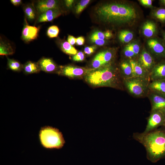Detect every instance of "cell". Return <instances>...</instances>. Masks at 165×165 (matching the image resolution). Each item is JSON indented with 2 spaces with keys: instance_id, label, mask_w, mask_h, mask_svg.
I'll list each match as a JSON object with an SVG mask.
<instances>
[{
  "instance_id": "7a4b0ae2",
  "label": "cell",
  "mask_w": 165,
  "mask_h": 165,
  "mask_svg": "<svg viewBox=\"0 0 165 165\" xmlns=\"http://www.w3.org/2000/svg\"><path fill=\"white\" fill-rule=\"evenodd\" d=\"M96 12L102 20L118 24L131 23L137 16L134 8L131 5L124 3L106 4L99 6Z\"/></svg>"
},
{
  "instance_id": "30bf717a",
  "label": "cell",
  "mask_w": 165,
  "mask_h": 165,
  "mask_svg": "<svg viewBox=\"0 0 165 165\" xmlns=\"http://www.w3.org/2000/svg\"><path fill=\"white\" fill-rule=\"evenodd\" d=\"M147 96L151 104V111L165 110V96L150 90Z\"/></svg>"
},
{
  "instance_id": "d590c367",
  "label": "cell",
  "mask_w": 165,
  "mask_h": 165,
  "mask_svg": "<svg viewBox=\"0 0 165 165\" xmlns=\"http://www.w3.org/2000/svg\"><path fill=\"white\" fill-rule=\"evenodd\" d=\"M85 42V39L83 37L80 36L76 39V43L78 45H82Z\"/></svg>"
},
{
  "instance_id": "b9f144b4",
  "label": "cell",
  "mask_w": 165,
  "mask_h": 165,
  "mask_svg": "<svg viewBox=\"0 0 165 165\" xmlns=\"http://www.w3.org/2000/svg\"><path fill=\"white\" fill-rule=\"evenodd\" d=\"M164 126L165 127V126Z\"/></svg>"
},
{
  "instance_id": "836d02e7",
  "label": "cell",
  "mask_w": 165,
  "mask_h": 165,
  "mask_svg": "<svg viewBox=\"0 0 165 165\" xmlns=\"http://www.w3.org/2000/svg\"><path fill=\"white\" fill-rule=\"evenodd\" d=\"M96 46H93L86 47L84 49L85 53L87 55H90L93 53L96 49Z\"/></svg>"
},
{
  "instance_id": "44dd1931",
  "label": "cell",
  "mask_w": 165,
  "mask_h": 165,
  "mask_svg": "<svg viewBox=\"0 0 165 165\" xmlns=\"http://www.w3.org/2000/svg\"><path fill=\"white\" fill-rule=\"evenodd\" d=\"M107 65L104 59L103 51L97 54L94 57L92 62L93 68L97 69Z\"/></svg>"
},
{
  "instance_id": "5b68a950",
  "label": "cell",
  "mask_w": 165,
  "mask_h": 165,
  "mask_svg": "<svg viewBox=\"0 0 165 165\" xmlns=\"http://www.w3.org/2000/svg\"><path fill=\"white\" fill-rule=\"evenodd\" d=\"M150 82L147 79L135 77L123 79V84L128 92L137 97L147 96L149 91Z\"/></svg>"
},
{
  "instance_id": "484cf974",
  "label": "cell",
  "mask_w": 165,
  "mask_h": 165,
  "mask_svg": "<svg viewBox=\"0 0 165 165\" xmlns=\"http://www.w3.org/2000/svg\"><path fill=\"white\" fill-rule=\"evenodd\" d=\"M153 15L155 18L163 24H165V8L161 7L155 10Z\"/></svg>"
},
{
  "instance_id": "8992f818",
  "label": "cell",
  "mask_w": 165,
  "mask_h": 165,
  "mask_svg": "<svg viewBox=\"0 0 165 165\" xmlns=\"http://www.w3.org/2000/svg\"><path fill=\"white\" fill-rule=\"evenodd\" d=\"M147 120V124L144 133H147L157 129L159 127L164 126L165 110L151 111Z\"/></svg>"
},
{
  "instance_id": "f35d334b",
  "label": "cell",
  "mask_w": 165,
  "mask_h": 165,
  "mask_svg": "<svg viewBox=\"0 0 165 165\" xmlns=\"http://www.w3.org/2000/svg\"><path fill=\"white\" fill-rule=\"evenodd\" d=\"M74 2V1L73 0H65V5L68 7H71L72 6Z\"/></svg>"
},
{
  "instance_id": "f546056e",
  "label": "cell",
  "mask_w": 165,
  "mask_h": 165,
  "mask_svg": "<svg viewBox=\"0 0 165 165\" xmlns=\"http://www.w3.org/2000/svg\"><path fill=\"white\" fill-rule=\"evenodd\" d=\"M127 46L134 53L136 57L138 56L140 52V48L139 45L135 43H130Z\"/></svg>"
},
{
  "instance_id": "277c9868",
  "label": "cell",
  "mask_w": 165,
  "mask_h": 165,
  "mask_svg": "<svg viewBox=\"0 0 165 165\" xmlns=\"http://www.w3.org/2000/svg\"><path fill=\"white\" fill-rule=\"evenodd\" d=\"M38 137L40 144L46 149H60L65 143L62 132L57 128L50 126L42 127Z\"/></svg>"
},
{
  "instance_id": "5bb4252c",
  "label": "cell",
  "mask_w": 165,
  "mask_h": 165,
  "mask_svg": "<svg viewBox=\"0 0 165 165\" xmlns=\"http://www.w3.org/2000/svg\"><path fill=\"white\" fill-rule=\"evenodd\" d=\"M40 70L46 73H53L57 69V67L50 58L43 57L37 62Z\"/></svg>"
},
{
  "instance_id": "d4e9b609",
  "label": "cell",
  "mask_w": 165,
  "mask_h": 165,
  "mask_svg": "<svg viewBox=\"0 0 165 165\" xmlns=\"http://www.w3.org/2000/svg\"><path fill=\"white\" fill-rule=\"evenodd\" d=\"M7 65L10 69L15 72H20L23 70V65L19 61L7 57Z\"/></svg>"
},
{
  "instance_id": "83f0119b",
  "label": "cell",
  "mask_w": 165,
  "mask_h": 165,
  "mask_svg": "<svg viewBox=\"0 0 165 165\" xmlns=\"http://www.w3.org/2000/svg\"><path fill=\"white\" fill-rule=\"evenodd\" d=\"M59 30L57 26L52 25L48 28L47 34L48 36L50 38L56 37L58 36Z\"/></svg>"
},
{
  "instance_id": "9a60e30c",
  "label": "cell",
  "mask_w": 165,
  "mask_h": 165,
  "mask_svg": "<svg viewBox=\"0 0 165 165\" xmlns=\"http://www.w3.org/2000/svg\"><path fill=\"white\" fill-rule=\"evenodd\" d=\"M59 8L49 9L41 13L38 20V23L51 21L61 15Z\"/></svg>"
},
{
  "instance_id": "ffe728a7",
  "label": "cell",
  "mask_w": 165,
  "mask_h": 165,
  "mask_svg": "<svg viewBox=\"0 0 165 165\" xmlns=\"http://www.w3.org/2000/svg\"><path fill=\"white\" fill-rule=\"evenodd\" d=\"M23 70L26 74L38 73L41 71L37 63L29 61L23 65Z\"/></svg>"
},
{
  "instance_id": "f1b7e54d",
  "label": "cell",
  "mask_w": 165,
  "mask_h": 165,
  "mask_svg": "<svg viewBox=\"0 0 165 165\" xmlns=\"http://www.w3.org/2000/svg\"><path fill=\"white\" fill-rule=\"evenodd\" d=\"M90 1L89 0H81L75 7V12L77 14L80 13L88 5Z\"/></svg>"
},
{
  "instance_id": "e0dca14e",
  "label": "cell",
  "mask_w": 165,
  "mask_h": 165,
  "mask_svg": "<svg viewBox=\"0 0 165 165\" xmlns=\"http://www.w3.org/2000/svg\"><path fill=\"white\" fill-rule=\"evenodd\" d=\"M149 89V90L165 96V79L150 81Z\"/></svg>"
},
{
  "instance_id": "ba28073f",
  "label": "cell",
  "mask_w": 165,
  "mask_h": 165,
  "mask_svg": "<svg viewBox=\"0 0 165 165\" xmlns=\"http://www.w3.org/2000/svg\"><path fill=\"white\" fill-rule=\"evenodd\" d=\"M147 44L156 59L160 61L165 60V46L163 41L156 38L148 40Z\"/></svg>"
},
{
  "instance_id": "cb8c5ba5",
  "label": "cell",
  "mask_w": 165,
  "mask_h": 165,
  "mask_svg": "<svg viewBox=\"0 0 165 165\" xmlns=\"http://www.w3.org/2000/svg\"><path fill=\"white\" fill-rule=\"evenodd\" d=\"M61 48L64 53L69 55H75L77 50L68 42L64 41L61 44Z\"/></svg>"
},
{
  "instance_id": "4fadbf2b",
  "label": "cell",
  "mask_w": 165,
  "mask_h": 165,
  "mask_svg": "<svg viewBox=\"0 0 165 165\" xmlns=\"http://www.w3.org/2000/svg\"><path fill=\"white\" fill-rule=\"evenodd\" d=\"M150 81L165 79V60L156 63L150 74Z\"/></svg>"
},
{
  "instance_id": "4316f807",
  "label": "cell",
  "mask_w": 165,
  "mask_h": 165,
  "mask_svg": "<svg viewBox=\"0 0 165 165\" xmlns=\"http://www.w3.org/2000/svg\"><path fill=\"white\" fill-rule=\"evenodd\" d=\"M24 12L26 15L29 20H34L35 17V10L31 6H27L24 9Z\"/></svg>"
},
{
  "instance_id": "d6986e66",
  "label": "cell",
  "mask_w": 165,
  "mask_h": 165,
  "mask_svg": "<svg viewBox=\"0 0 165 165\" xmlns=\"http://www.w3.org/2000/svg\"><path fill=\"white\" fill-rule=\"evenodd\" d=\"M121 69V75L123 79H128L134 77L132 69L129 61H123L120 65Z\"/></svg>"
},
{
  "instance_id": "60d3db41",
  "label": "cell",
  "mask_w": 165,
  "mask_h": 165,
  "mask_svg": "<svg viewBox=\"0 0 165 165\" xmlns=\"http://www.w3.org/2000/svg\"><path fill=\"white\" fill-rule=\"evenodd\" d=\"M160 2L161 4L165 7V0H160Z\"/></svg>"
},
{
  "instance_id": "1f68e13d",
  "label": "cell",
  "mask_w": 165,
  "mask_h": 165,
  "mask_svg": "<svg viewBox=\"0 0 165 165\" xmlns=\"http://www.w3.org/2000/svg\"><path fill=\"white\" fill-rule=\"evenodd\" d=\"M84 53L81 51H80L73 57L72 59L74 61H81L84 60Z\"/></svg>"
},
{
  "instance_id": "ab89813d",
  "label": "cell",
  "mask_w": 165,
  "mask_h": 165,
  "mask_svg": "<svg viewBox=\"0 0 165 165\" xmlns=\"http://www.w3.org/2000/svg\"><path fill=\"white\" fill-rule=\"evenodd\" d=\"M161 34L163 38V41L165 46V31H162Z\"/></svg>"
},
{
  "instance_id": "6da1fadb",
  "label": "cell",
  "mask_w": 165,
  "mask_h": 165,
  "mask_svg": "<svg viewBox=\"0 0 165 165\" xmlns=\"http://www.w3.org/2000/svg\"><path fill=\"white\" fill-rule=\"evenodd\" d=\"M134 139L145 147L147 159L152 163L165 158V127L150 132L133 133Z\"/></svg>"
},
{
  "instance_id": "7402d4cb",
  "label": "cell",
  "mask_w": 165,
  "mask_h": 165,
  "mask_svg": "<svg viewBox=\"0 0 165 165\" xmlns=\"http://www.w3.org/2000/svg\"><path fill=\"white\" fill-rule=\"evenodd\" d=\"M14 53L13 49L9 43L1 40L0 43V55H11L13 54Z\"/></svg>"
},
{
  "instance_id": "8fae6325",
  "label": "cell",
  "mask_w": 165,
  "mask_h": 165,
  "mask_svg": "<svg viewBox=\"0 0 165 165\" xmlns=\"http://www.w3.org/2000/svg\"><path fill=\"white\" fill-rule=\"evenodd\" d=\"M26 24L23 28L21 38L22 39L26 42L32 41L37 38L38 36L40 28L32 26Z\"/></svg>"
},
{
  "instance_id": "e575fe53",
  "label": "cell",
  "mask_w": 165,
  "mask_h": 165,
  "mask_svg": "<svg viewBox=\"0 0 165 165\" xmlns=\"http://www.w3.org/2000/svg\"><path fill=\"white\" fill-rule=\"evenodd\" d=\"M139 2L143 6L151 7L152 6V1L151 0H140Z\"/></svg>"
},
{
  "instance_id": "7c38bea8",
  "label": "cell",
  "mask_w": 165,
  "mask_h": 165,
  "mask_svg": "<svg viewBox=\"0 0 165 165\" xmlns=\"http://www.w3.org/2000/svg\"><path fill=\"white\" fill-rule=\"evenodd\" d=\"M132 68L134 77L143 78L150 81V74L144 69L135 59L129 60Z\"/></svg>"
},
{
  "instance_id": "74e56055",
  "label": "cell",
  "mask_w": 165,
  "mask_h": 165,
  "mask_svg": "<svg viewBox=\"0 0 165 165\" xmlns=\"http://www.w3.org/2000/svg\"><path fill=\"white\" fill-rule=\"evenodd\" d=\"M11 2L14 6H17L21 4L22 1L21 0H11Z\"/></svg>"
},
{
  "instance_id": "8d00e7d4",
  "label": "cell",
  "mask_w": 165,
  "mask_h": 165,
  "mask_svg": "<svg viewBox=\"0 0 165 165\" xmlns=\"http://www.w3.org/2000/svg\"><path fill=\"white\" fill-rule=\"evenodd\" d=\"M76 39L74 36L69 35L68 37V42L71 45H73L76 43Z\"/></svg>"
},
{
  "instance_id": "603a6c76",
  "label": "cell",
  "mask_w": 165,
  "mask_h": 165,
  "mask_svg": "<svg viewBox=\"0 0 165 165\" xmlns=\"http://www.w3.org/2000/svg\"><path fill=\"white\" fill-rule=\"evenodd\" d=\"M120 41L123 43L130 42L133 38V33L128 30H124L120 31L118 35Z\"/></svg>"
},
{
  "instance_id": "d6a6232c",
  "label": "cell",
  "mask_w": 165,
  "mask_h": 165,
  "mask_svg": "<svg viewBox=\"0 0 165 165\" xmlns=\"http://www.w3.org/2000/svg\"><path fill=\"white\" fill-rule=\"evenodd\" d=\"M90 39L91 41L97 45L101 46L103 45L105 42V40H101L90 36Z\"/></svg>"
},
{
  "instance_id": "3957f363",
  "label": "cell",
  "mask_w": 165,
  "mask_h": 165,
  "mask_svg": "<svg viewBox=\"0 0 165 165\" xmlns=\"http://www.w3.org/2000/svg\"><path fill=\"white\" fill-rule=\"evenodd\" d=\"M117 70L110 64L91 71L85 77L86 81L96 86L117 87L120 81Z\"/></svg>"
},
{
  "instance_id": "ac0fdd59",
  "label": "cell",
  "mask_w": 165,
  "mask_h": 165,
  "mask_svg": "<svg viewBox=\"0 0 165 165\" xmlns=\"http://www.w3.org/2000/svg\"><path fill=\"white\" fill-rule=\"evenodd\" d=\"M143 35L147 37H151L154 35L157 31L156 24L153 22L148 21L144 23L142 27Z\"/></svg>"
},
{
  "instance_id": "2e32d148",
  "label": "cell",
  "mask_w": 165,
  "mask_h": 165,
  "mask_svg": "<svg viewBox=\"0 0 165 165\" xmlns=\"http://www.w3.org/2000/svg\"><path fill=\"white\" fill-rule=\"evenodd\" d=\"M36 7L38 11L42 13L50 9L58 8V1L54 0H40Z\"/></svg>"
},
{
  "instance_id": "52a82bcc",
  "label": "cell",
  "mask_w": 165,
  "mask_h": 165,
  "mask_svg": "<svg viewBox=\"0 0 165 165\" xmlns=\"http://www.w3.org/2000/svg\"><path fill=\"white\" fill-rule=\"evenodd\" d=\"M94 69L93 68H88L68 65L62 67L59 73L62 75L74 78L85 77Z\"/></svg>"
},
{
  "instance_id": "4dcf8cb0",
  "label": "cell",
  "mask_w": 165,
  "mask_h": 165,
  "mask_svg": "<svg viewBox=\"0 0 165 165\" xmlns=\"http://www.w3.org/2000/svg\"><path fill=\"white\" fill-rule=\"evenodd\" d=\"M91 36L101 40H105V38H107L105 32L103 33L100 31H96L93 32Z\"/></svg>"
},
{
  "instance_id": "9c48e42d",
  "label": "cell",
  "mask_w": 165,
  "mask_h": 165,
  "mask_svg": "<svg viewBox=\"0 0 165 165\" xmlns=\"http://www.w3.org/2000/svg\"><path fill=\"white\" fill-rule=\"evenodd\" d=\"M140 65L150 74L156 64L155 59L149 53L143 50L137 60Z\"/></svg>"
}]
</instances>
